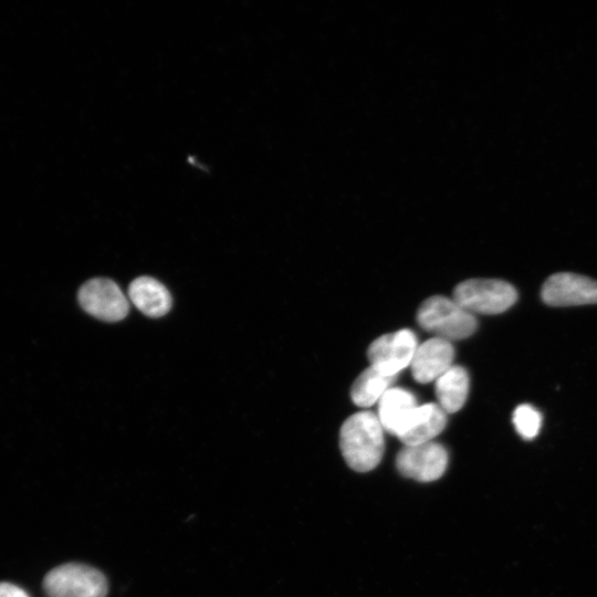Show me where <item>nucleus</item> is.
Instances as JSON below:
<instances>
[{"label":"nucleus","mask_w":597,"mask_h":597,"mask_svg":"<svg viewBox=\"0 0 597 597\" xmlns=\"http://www.w3.org/2000/svg\"><path fill=\"white\" fill-rule=\"evenodd\" d=\"M77 298L90 315L106 322L123 320L129 303L119 286L108 279H92L78 290Z\"/></svg>","instance_id":"5"},{"label":"nucleus","mask_w":597,"mask_h":597,"mask_svg":"<svg viewBox=\"0 0 597 597\" xmlns=\"http://www.w3.org/2000/svg\"><path fill=\"white\" fill-rule=\"evenodd\" d=\"M447 425V413L438 404L418 405L397 437L405 446L432 441Z\"/></svg>","instance_id":"10"},{"label":"nucleus","mask_w":597,"mask_h":597,"mask_svg":"<svg viewBox=\"0 0 597 597\" xmlns=\"http://www.w3.org/2000/svg\"><path fill=\"white\" fill-rule=\"evenodd\" d=\"M417 347L415 333L405 328L376 338L369 345L367 356L371 366L387 375L397 376L410 366Z\"/></svg>","instance_id":"7"},{"label":"nucleus","mask_w":597,"mask_h":597,"mask_svg":"<svg viewBox=\"0 0 597 597\" xmlns=\"http://www.w3.org/2000/svg\"><path fill=\"white\" fill-rule=\"evenodd\" d=\"M418 324L434 335L449 342L471 336L478 322L473 314L460 306L453 298L434 295L422 302L417 312Z\"/></svg>","instance_id":"2"},{"label":"nucleus","mask_w":597,"mask_h":597,"mask_svg":"<svg viewBox=\"0 0 597 597\" xmlns=\"http://www.w3.org/2000/svg\"><path fill=\"white\" fill-rule=\"evenodd\" d=\"M417 406V399L412 392L390 387L378 401L377 417L385 431L398 437Z\"/></svg>","instance_id":"11"},{"label":"nucleus","mask_w":597,"mask_h":597,"mask_svg":"<svg viewBox=\"0 0 597 597\" xmlns=\"http://www.w3.org/2000/svg\"><path fill=\"white\" fill-rule=\"evenodd\" d=\"M517 298L515 287L496 279H471L459 283L453 300L471 314H500L509 310Z\"/></svg>","instance_id":"4"},{"label":"nucleus","mask_w":597,"mask_h":597,"mask_svg":"<svg viewBox=\"0 0 597 597\" xmlns=\"http://www.w3.org/2000/svg\"><path fill=\"white\" fill-rule=\"evenodd\" d=\"M469 384L468 371L458 365H452L436 380L438 405L446 413L457 412L463 407L469 392Z\"/></svg>","instance_id":"13"},{"label":"nucleus","mask_w":597,"mask_h":597,"mask_svg":"<svg viewBox=\"0 0 597 597\" xmlns=\"http://www.w3.org/2000/svg\"><path fill=\"white\" fill-rule=\"evenodd\" d=\"M132 303L149 317H160L171 307V296L164 284L149 276L135 279L128 287Z\"/></svg>","instance_id":"12"},{"label":"nucleus","mask_w":597,"mask_h":597,"mask_svg":"<svg viewBox=\"0 0 597 597\" xmlns=\"http://www.w3.org/2000/svg\"><path fill=\"white\" fill-rule=\"evenodd\" d=\"M384 428L371 411L349 416L339 431L342 454L353 470L367 472L375 469L384 454Z\"/></svg>","instance_id":"1"},{"label":"nucleus","mask_w":597,"mask_h":597,"mask_svg":"<svg viewBox=\"0 0 597 597\" xmlns=\"http://www.w3.org/2000/svg\"><path fill=\"white\" fill-rule=\"evenodd\" d=\"M541 296L556 307L597 304V281L570 272L555 273L544 282Z\"/></svg>","instance_id":"8"},{"label":"nucleus","mask_w":597,"mask_h":597,"mask_svg":"<svg viewBox=\"0 0 597 597\" xmlns=\"http://www.w3.org/2000/svg\"><path fill=\"white\" fill-rule=\"evenodd\" d=\"M396 377L387 375L370 365L360 373L352 386L350 397L353 402L363 408L375 405L390 388Z\"/></svg>","instance_id":"14"},{"label":"nucleus","mask_w":597,"mask_h":597,"mask_svg":"<svg viewBox=\"0 0 597 597\" xmlns=\"http://www.w3.org/2000/svg\"><path fill=\"white\" fill-rule=\"evenodd\" d=\"M513 425L517 433L525 440L534 439L542 427V415L528 404L520 405L512 415Z\"/></svg>","instance_id":"15"},{"label":"nucleus","mask_w":597,"mask_h":597,"mask_svg":"<svg viewBox=\"0 0 597 597\" xmlns=\"http://www.w3.org/2000/svg\"><path fill=\"white\" fill-rule=\"evenodd\" d=\"M448 465L446 448L434 441L404 446L396 457V467L400 474L419 482L438 480Z\"/></svg>","instance_id":"6"},{"label":"nucleus","mask_w":597,"mask_h":597,"mask_svg":"<svg viewBox=\"0 0 597 597\" xmlns=\"http://www.w3.org/2000/svg\"><path fill=\"white\" fill-rule=\"evenodd\" d=\"M454 358L452 343L432 337L418 345L410 364L411 374L416 381L427 384L436 381L451 366Z\"/></svg>","instance_id":"9"},{"label":"nucleus","mask_w":597,"mask_h":597,"mask_svg":"<svg viewBox=\"0 0 597 597\" xmlns=\"http://www.w3.org/2000/svg\"><path fill=\"white\" fill-rule=\"evenodd\" d=\"M49 597H106L105 575L86 564L65 563L51 569L43 578Z\"/></svg>","instance_id":"3"},{"label":"nucleus","mask_w":597,"mask_h":597,"mask_svg":"<svg viewBox=\"0 0 597 597\" xmlns=\"http://www.w3.org/2000/svg\"><path fill=\"white\" fill-rule=\"evenodd\" d=\"M0 597H29V595L14 584L1 582Z\"/></svg>","instance_id":"16"}]
</instances>
